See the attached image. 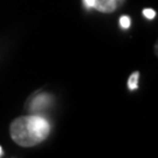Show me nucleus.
Instances as JSON below:
<instances>
[{
  "instance_id": "3",
  "label": "nucleus",
  "mask_w": 158,
  "mask_h": 158,
  "mask_svg": "<svg viewBox=\"0 0 158 158\" xmlns=\"http://www.w3.org/2000/svg\"><path fill=\"white\" fill-rule=\"evenodd\" d=\"M122 1L124 0H94L93 8L103 13H111L118 7V4Z\"/></svg>"
},
{
  "instance_id": "1",
  "label": "nucleus",
  "mask_w": 158,
  "mask_h": 158,
  "mask_svg": "<svg viewBox=\"0 0 158 158\" xmlns=\"http://www.w3.org/2000/svg\"><path fill=\"white\" fill-rule=\"evenodd\" d=\"M12 139L18 145L31 148L44 142L51 132V123L44 116L34 114L29 116H20L10 127Z\"/></svg>"
},
{
  "instance_id": "2",
  "label": "nucleus",
  "mask_w": 158,
  "mask_h": 158,
  "mask_svg": "<svg viewBox=\"0 0 158 158\" xmlns=\"http://www.w3.org/2000/svg\"><path fill=\"white\" fill-rule=\"evenodd\" d=\"M52 102V96L45 93H41L40 95L35 96L33 100H31V104H29V110L32 113H38L41 111L46 108L49 107Z\"/></svg>"
},
{
  "instance_id": "4",
  "label": "nucleus",
  "mask_w": 158,
  "mask_h": 158,
  "mask_svg": "<svg viewBox=\"0 0 158 158\" xmlns=\"http://www.w3.org/2000/svg\"><path fill=\"white\" fill-rule=\"evenodd\" d=\"M138 77H139V73L135 72V73L131 74V76L128 80V87H129L130 90H135L138 88Z\"/></svg>"
},
{
  "instance_id": "7",
  "label": "nucleus",
  "mask_w": 158,
  "mask_h": 158,
  "mask_svg": "<svg viewBox=\"0 0 158 158\" xmlns=\"http://www.w3.org/2000/svg\"><path fill=\"white\" fill-rule=\"evenodd\" d=\"M85 1V5L88 8H93V4H94V0H83Z\"/></svg>"
},
{
  "instance_id": "6",
  "label": "nucleus",
  "mask_w": 158,
  "mask_h": 158,
  "mask_svg": "<svg viewBox=\"0 0 158 158\" xmlns=\"http://www.w3.org/2000/svg\"><path fill=\"white\" fill-rule=\"evenodd\" d=\"M143 15L147 19H149V20H152L156 17V12L151 10V8H145V10H143Z\"/></svg>"
},
{
  "instance_id": "5",
  "label": "nucleus",
  "mask_w": 158,
  "mask_h": 158,
  "mask_svg": "<svg viewBox=\"0 0 158 158\" xmlns=\"http://www.w3.org/2000/svg\"><path fill=\"white\" fill-rule=\"evenodd\" d=\"M119 25H121V27L124 29H128L130 27V25H131V20H130V18L128 15H123V17H121L119 19Z\"/></svg>"
},
{
  "instance_id": "8",
  "label": "nucleus",
  "mask_w": 158,
  "mask_h": 158,
  "mask_svg": "<svg viewBox=\"0 0 158 158\" xmlns=\"http://www.w3.org/2000/svg\"><path fill=\"white\" fill-rule=\"evenodd\" d=\"M1 155H2V148L0 147V156H1Z\"/></svg>"
}]
</instances>
